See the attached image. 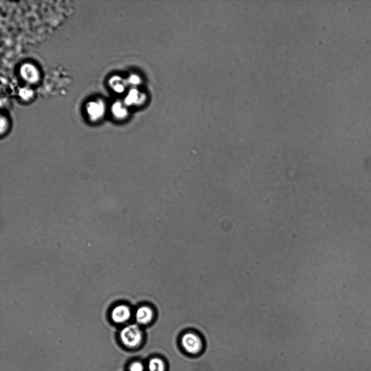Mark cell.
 <instances>
[{
    "label": "cell",
    "instance_id": "1",
    "mask_svg": "<svg viewBox=\"0 0 371 371\" xmlns=\"http://www.w3.org/2000/svg\"><path fill=\"white\" fill-rule=\"evenodd\" d=\"M120 337L125 346L129 348H135L142 341L143 334L137 324H130L121 330Z\"/></svg>",
    "mask_w": 371,
    "mask_h": 371
},
{
    "label": "cell",
    "instance_id": "2",
    "mask_svg": "<svg viewBox=\"0 0 371 371\" xmlns=\"http://www.w3.org/2000/svg\"><path fill=\"white\" fill-rule=\"evenodd\" d=\"M182 344L184 350L191 354L198 353L202 347L201 339L198 335L192 333H188L183 335Z\"/></svg>",
    "mask_w": 371,
    "mask_h": 371
},
{
    "label": "cell",
    "instance_id": "3",
    "mask_svg": "<svg viewBox=\"0 0 371 371\" xmlns=\"http://www.w3.org/2000/svg\"><path fill=\"white\" fill-rule=\"evenodd\" d=\"M130 308L125 304L115 306L111 313V318L115 323L123 324L128 322L131 317Z\"/></svg>",
    "mask_w": 371,
    "mask_h": 371
},
{
    "label": "cell",
    "instance_id": "4",
    "mask_svg": "<svg viewBox=\"0 0 371 371\" xmlns=\"http://www.w3.org/2000/svg\"><path fill=\"white\" fill-rule=\"evenodd\" d=\"M104 111V105L101 101L91 102L86 105L88 116L93 121H98L102 118Z\"/></svg>",
    "mask_w": 371,
    "mask_h": 371
},
{
    "label": "cell",
    "instance_id": "5",
    "mask_svg": "<svg viewBox=\"0 0 371 371\" xmlns=\"http://www.w3.org/2000/svg\"><path fill=\"white\" fill-rule=\"evenodd\" d=\"M154 316V313L152 309L147 306L139 307L135 314L136 322L141 325H146L151 323Z\"/></svg>",
    "mask_w": 371,
    "mask_h": 371
},
{
    "label": "cell",
    "instance_id": "6",
    "mask_svg": "<svg viewBox=\"0 0 371 371\" xmlns=\"http://www.w3.org/2000/svg\"><path fill=\"white\" fill-rule=\"evenodd\" d=\"M23 77L30 82H37L39 79L38 71L33 65L24 64L20 69Z\"/></svg>",
    "mask_w": 371,
    "mask_h": 371
},
{
    "label": "cell",
    "instance_id": "7",
    "mask_svg": "<svg viewBox=\"0 0 371 371\" xmlns=\"http://www.w3.org/2000/svg\"><path fill=\"white\" fill-rule=\"evenodd\" d=\"M148 368V371H164L165 365L161 359L153 358L149 361Z\"/></svg>",
    "mask_w": 371,
    "mask_h": 371
},
{
    "label": "cell",
    "instance_id": "8",
    "mask_svg": "<svg viewBox=\"0 0 371 371\" xmlns=\"http://www.w3.org/2000/svg\"><path fill=\"white\" fill-rule=\"evenodd\" d=\"M112 111L114 116L118 119L125 118L127 115L126 110L119 102L113 104Z\"/></svg>",
    "mask_w": 371,
    "mask_h": 371
},
{
    "label": "cell",
    "instance_id": "9",
    "mask_svg": "<svg viewBox=\"0 0 371 371\" xmlns=\"http://www.w3.org/2000/svg\"><path fill=\"white\" fill-rule=\"evenodd\" d=\"M110 84L113 88V89L117 92L121 93L124 90V86H123V83L119 77H116L112 78L111 79Z\"/></svg>",
    "mask_w": 371,
    "mask_h": 371
},
{
    "label": "cell",
    "instance_id": "10",
    "mask_svg": "<svg viewBox=\"0 0 371 371\" xmlns=\"http://www.w3.org/2000/svg\"><path fill=\"white\" fill-rule=\"evenodd\" d=\"M20 95L24 99L28 100L33 96V92L28 88H24L20 91Z\"/></svg>",
    "mask_w": 371,
    "mask_h": 371
},
{
    "label": "cell",
    "instance_id": "11",
    "mask_svg": "<svg viewBox=\"0 0 371 371\" xmlns=\"http://www.w3.org/2000/svg\"><path fill=\"white\" fill-rule=\"evenodd\" d=\"M137 93L136 91H131L126 99V103L127 104H130L135 102L137 99Z\"/></svg>",
    "mask_w": 371,
    "mask_h": 371
},
{
    "label": "cell",
    "instance_id": "12",
    "mask_svg": "<svg viewBox=\"0 0 371 371\" xmlns=\"http://www.w3.org/2000/svg\"><path fill=\"white\" fill-rule=\"evenodd\" d=\"M129 371H144V366L139 362H135L130 366Z\"/></svg>",
    "mask_w": 371,
    "mask_h": 371
},
{
    "label": "cell",
    "instance_id": "13",
    "mask_svg": "<svg viewBox=\"0 0 371 371\" xmlns=\"http://www.w3.org/2000/svg\"><path fill=\"white\" fill-rule=\"evenodd\" d=\"M8 128V123L7 120L5 117L1 118V133L3 134L5 133Z\"/></svg>",
    "mask_w": 371,
    "mask_h": 371
},
{
    "label": "cell",
    "instance_id": "14",
    "mask_svg": "<svg viewBox=\"0 0 371 371\" xmlns=\"http://www.w3.org/2000/svg\"><path fill=\"white\" fill-rule=\"evenodd\" d=\"M130 82L133 84H137L139 82V79L138 77L134 76L130 78Z\"/></svg>",
    "mask_w": 371,
    "mask_h": 371
}]
</instances>
